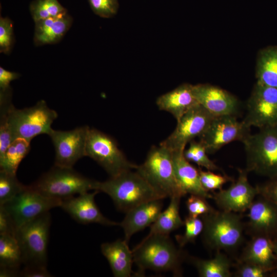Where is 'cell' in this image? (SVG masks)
Masks as SVG:
<instances>
[{"label": "cell", "instance_id": "8", "mask_svg": "<svg viewBox=\"0 0 277 277\" xmlns=\"http://www.w3.org/2000/svg\"><path fill=\"white\" fill-rule=\"evenodd\" d=\"M51 216L49 211L17 229L15 238L25 265L47 266V249Z\"/></svg>", "mask_w": 277, "mask_h": 277}, {"label": "cell", "instance_id": "28", "mask_svg": "<svg viewBox=\"0 0 277 277\" xmlns=\"http://www.w3.org/2000/svg\"><path fill=\"white\" fill-rule=\"evenodd\" d=\"M30 149V142L22 138L14 140L0 157V170L16 174L20 163Z\"/></svg>", "mask_w": 277, "mask_h": 277}, {"label": "cell", "instance_id": "26", "mask_svg": "<svg viewBox=\"0 0 277 277\" xmlns=\"http://www.w3.org/2000/svg\"><path fill=\"white\" fill-rule=\"evenodd\" d=\"M181 197L173 196L167 208L162 211L156 221L150 226L146 236L157 234H168L184 226V222L180 216Z\"/></svg>", "mask_w": 277, "mask_h": 277}, {"label": "cell", "instance_id": "38", "mask_svg": "<svg viewBox=\"0 0 277 277\" xmlns=\"http://www.w3.org/2000/svg\"><path fill=\"white\" fill-rule=\"evenodd\" d=\"M92 11L103 18H110L117 12L118 0H88Z\"/></svg>", "mask_w": 277, "mask_h": 277}, {"label": "cell", "instance_id": "36", "mask_svg": "<svg viewBox=\"0 0 277 277\" xmlns=\"http://www.w3.org/2000/svg\"><path fill=\"white\" fill-rule=\"evenodd\" d=\"M14 42L13 23L7 17L0 18V52L10 53Z\"/></svg>", "mask_w": 277, "mask_h": 277}, {"label": "cell", "instance_id": "5", "mask_svg": "<svg viewBox=\"0 0 277 277\" xmlns=\"http://www.w3.org/2000/svg\"><path fill=\"white\" fill-rule=\"evenodd\" d=\"M246 153V170L277 180V125L260 129L242 142Z\"/></svg>", "mask_w": 277, "mask_h": 277}, {"label": "cell", "instance_id": "14", "mask_svg": "<svg viewBox=\"0 0 277 277\" xmlns=\"http://www.w3.org/2000/svg\"><path fill=\"white\" fill-rule=\"evenodd\" d=\"M89 128L82 126L67 131L51 130L48 135L54 148V165L73 168L80 159L86 156Z\"/></svg>", "mask_w": 277, "mask_h": 277}, {"label": "cell", "instance_id": "30", "mask_svg": "<svg viewBox=\"0 0 277 277\" xmlns=\"http://www.w3.org/2000/svg\"><path fill=\"white\" fill-rule=\"evenodd\" d=\"M11 100L12 92L0 93V156L13 141L9 121L10 112L14 106Z\"/></svg>", "mask_w": 277, "mask_h": 277}, {"label": "cell", "instance_id": "9", "mask_svg": "<svg viewBox=\"0 0 277 277\" xmlns=\"http://www.w3.org/2000/svg\"><path fill=\"white\" fill-rule=\"evenodd\" d=\"M86 156L95 161L110 176L135 169L137 166L127 159L114 138L94 128L88 129Z\"/></svg>", "mask_w": 277, "mask_h": 277}, {"label": "cell", "instance_id": "17", "mask_svg": "<svg viewBox=\"0 0 277 277\" xmlns=\"http://www.w3.org/2000/svg\"><path fill=\"white\" fill-rule=\"evenodd\" d=\"M99 192L98 190L88 191L64 199L61 207L81 224L96 223L108 226L120 225V223L107 219L100 211L94 200Z\"/></svg>", "mask_w": 277, "mask_h": 277}, {"label": "cell", "instance_id": "3", "mask_svg": "<svg viewBox=\"0 0 277 277\" xmlns=\"http://www.w3.org/2000/svg\"><path fill=\"white\" fill-rule=\"evenodd\" d=\"M201 217L202 240L209 250L233 251L243 243L244 225L238 213L214 210Z\"/></svg>", "mask_w": 277, "mask_h": 277}, {"label": "cell", "instance_id": "35", "mask_svg": "<svg viewBox=\"0 0 277 277\" xmlns=\"http://www.w3.org/2000/svg\"><path fill=\"white\" fill-rule=\"evenodd\" d=\"M201 183L202 187L208 192L215 190H221L223 186L229 181H232L230 177L224 174H219L210 170H203L199 169Z\"/></svg>", "mask_w": 277, "mask_h": 277}, {"label": "cell", "instance_id": "19", "mask_svg": "<svg viewBox=\"0 0 277 277\" xmlns=\"http://www.w3.org/2000/svg\"><path fill=\"white\" fill-rule=\"evenodd\" d=\"M163 199H154L142 203L126 212L120 225L128 243L136 232L150 226L157 219L163 207Z\"/></svg>", "mask_w": 277, "mask_h": 277}, {"label": "cell", "instance_id": "29", "mask_svg": "<svg viewBox=\"0 0 277 277\" xmlns=\"http://www.w3.org/2000/svg\"><path fill=\"white\" fill-rule=\"evenodd\" d=\"M21 250L15 236L0 235V268L21 271Z\"/></svg>", "mask_w": 277, "mask_h": 277}, {"label": "cell", "instance_id": "7", "mask_svg": "<svg viewBox=\"0 0 277 277\" xmlns=\"http://www.w3.org/2000/svg\"><path fill=\"white\" fill-rule=\"evenodd\" d=\"M57 116L56 111L50 108L43 100L33 106L21 109L14 106L9 118L13 141L22 138L31 142L38 135H49Z\"/></svg>", "mask_w": 277, "mask_h": 277}, {"label": "cell", "instance_id": "31", "mask_svg": "<svg viewBox=\"0 0 277 277\" xmlns=\"http://www.w3.org/2000/svg\"><path fill=\"white\" fill-rule=\"evenodd\" d=\"M29 8L34 22L67 11L58 0H34L31 3Z\"/></svg>", "mask_w": 277, "mask_h": 277}, {"label": "cell", "instance_id": "10", "mask_svg": "<svg viewBox=\"0 0 277 277\" xmlns=\"http://www.w3.org/2000/svg\"><path fill=\"white\" fill-rule=\"evenodd\" d=\"M62 200L46 196L31 185L0 205L9 213L17 229L52 208L61 207Z\"/></svg>", "mask_w": 277, "mask_h": 277}, {"label": "cell", "instance_id": "12", "mask_svg": "<svg viewBox=\"0 0 277 277\" xmlns=\"http://www.w3.org/2000/svg\"><path fill=\"white\" fill-rule=\"evenodd\" d=\"M214 117L198 104L177 121L174 131L160 144L171 152H184L187 144L204 132Z\"/></svg>", "mask_w": 277, "mask_h": 277}, {"label": "cell", "instance_id": "23", "mask_svg": "<svg viewBox=\"0 0 277 277\" xmlns=\"http://www.w3.org/2000/svg\"><path fill=\"white\" fill-rule=\"evenodd\" d=\"M101 252L108 262L113 276L130 277L133 272L134 263L132 250L124 239L111 243H104L101 246Z\"/></svg>", "mask_w": 277, "mask_h": 277}, {"label": "cell", "instance_id": "33", "mask_svg": "<svg viewBox=\"0 0 277 277\" xmlns=\"http://www.w3.org/2000/svg\"><path fill=\"white\" fill-rule=\"evenodd\" d=\"M26 187L18 181L16 174L0 170V205L13 199Z\"/></svg>", "mask_w": 277, "mask_h": 277}, {"label": "cell", "instance_id": "27", "mask_svg": "<svg viewBox=\"0 0 277 277\" xmlns=\"http://www.w3.org/2000/svg\"><path fill=\"white\" fill-rule=\"evenodd\" d=\"M256 83L277 88V47L262 50L258 56Z\"/></svg>", "mask_w": 277, "mask_h": 277}, {"label": "cell", "instance_id": "24", "mask_svg": "<svg viewBox=\"0 0 277 277\" xmlns=\"http://www.w3.org/2000/svg\"><path fill=\"white\" fill-rule=\"evenodd\" d=\"M34 23V43L36 46H42L61 40L70 28L72 18L67 11Z\"/></svg>", "mask_w": 277, "mask_h": 277}, {"label": "cell", "instance_id": "22", "mask_svg": "<svg viewBox=\"0 0 277 277\" xmlns=\"http://www.w3.org/2000/svg\"><path fill=\"white\" fill-rule=\"evenodd\" d=\"M175 176L184 193L212 199L213 196L202 187L199 170L184 156V152H172Z\"/></svg>", "mask_w": 277, "mask_h": 277}, {"label": "cell", "instance_id": "43", "mask_svg": "<svg viewBox=\"0 0 277 277\" xmlns=\"http://www.w3.org/2000/svg\"><path fill=\"white\" fill-rule=\"evenodd\" d=\"M20 74L15 72H12L0 67V90H5L11 88L10 83L12 81L18 78Z\"/></svg>", "mask_w": 277, "mask_h": 277}, {"label": "cell", "instance_id": "2", "mask_svg": "<svg viewBox=\"0 0 277 277\" xmlns=\"http://www.w3.org/2000/svg\"><path fill=\"white\" fill-rule=\"evenodd\" d=\"M96 190L108 194L116 207L125 213L144 202L164 199L141 175L132 170L98 181Z\"/></svg>", "mask_w": 277, "mask_h": 277}, {"label": "cell", "instance_id": "21", "mask_svg": "<svg viewBox=\"0 0 277 277\" xmlns=\"http://www.w3.org/2000/svg\"><path fill=\"white\" fill-rule=\"evenodd\" d=\"M193 85H180L173 90L158 97L156 104L159 109L168 112L178 121L186 112L198 104L193 94Z\"/></svg>", "mask_w": 277, "mask_h": 277}, {"label": "cell", "instance_id": "40", "mask_svg": "<svg viewBox=\"0 0 277 277\" xmlns=\"http://www.w3.org/2000/svg\"><path fill=\"white\" fill-rule=\"evenodd\" d=\"M17 228L7 211L0 206V235L15 236Z\"/></svg>", "mask_w": 277, "mask_h": 277}, {"label": "cell", "instance_id": "1", "mask_svg": "<svg viewBox=\"0 0 277 277\" xmlns=\"http://www.w3.org/2000/svg\"><path fill=\"white\" fill-rule=\"evenodd\" d=\"M132 252L134 263L138 267L137 276H142L146 270L181 276L182 264L188 256L182 248L175 245L168 234L146 236Z\"/></svg>", "mask_w": 277, "mask_h": 277}, {"label": "cell", "instance_id": "37", "mask_svg": "<svg viewBox=\"0 0 277 277\" xmlns=\"http://www.w3.org/2000/svg\"><path fill=\"white\" fill-rule=\"evenodd\" d=\"M188 216L196 218L210 213L215 209L207 202L206 199L191 194L186 202Z\"/></svg>", "mask_w": 277, "mask_h": 277}, {"label": "cell", "instance_id": "20", "mask_svg": "<svg viewBox=\"0 0 277 277\" xmlns=\"http://www.w3.org/2000/svg\"><path fill=\"white\" fill-rule=\"evenodd\" d=\"M252 237L244 248L240 261L259 265L272 273L277 265L274 251L275 239L263 235Z\"/></svg>", "mask_w": 277, "mask_h": 277}, {"label": "cell", "instance_id": "4", "mask_svg": "<svg viewBox=\"0 0 277 277\" xmlns=\"http://www.w3.org/2000/svg\"><path fill=\"white\" fill-rule=\"evenodd\" d=\"M135 170L164 199L185 195L175 176L172 152L164 146H152Z\"/></svg>", "mask_w": 277, "mask_h": 277}, {"label": "cell", "instance_id": "25", "mask_svg": "<svg viewBox=\"0 0 277 277\" xmlns=\"http://www.w3.org/2000/svg\"><path fill=\"white\" fill-rule=\"evenodd\" d=\"M195 268L201 277H231V262L221 251H216L210 259H202L188 255L187 260Z\"/></svg>", "mask_w": 277, "mask_h": 277}, {"label": "cell", "instance_id": "32", "mask_svg": "<svg viewBox=\"0 0 277 277\" xmlns=\"http://www.w3.org/2000/svg\"><path fill=\"white\" fill-rule=\"evenodd\" d=\"M208 154L202 144L194 140L189 143L188 148L184 151L185 157L189 162L194 163L208 170L221 171L222 169L209 159Z\"/></svg>", "mask_w": 277, "mask_h": 277}, {"label": "cell", "instance_id": "13", "mask_svg": "<svg viewBox=\"0 0 277 277\" xmlns=\"http://www.w3.org/2000/svg\"><path fill=\"white\" fill-rule=\"evenodd\" d=\"M259 129L277 125V88L256 83L246 104L243 120Z\"/></svg>", "mask_w": 277, "mask_h": 277}, {"label": "cell", "instance_id": "18", "mask_svg": "<svg viewBox=\"0 0 277 277\" xmlns=\"http://www.w3.org/2000/svg\"><path fill=\"white\" fill-rule=\"evenodd\" d=\"M259 196L248 209V231L252 236L277 238V206L268 199Z\"/></svg>", "mask_w": 277, "mask_h": 277}, {"label": "cell", "instance_id": "6", "mask_svg": "<svg viewBox=\"0 0 277 277\" xmlns=\"http://www.w3.org/2000/svg\"><path fill=\"white\" fill-rule=\"evenodd\" d=\"M98 182L68 168L54 165L31 186L42 194L64 199L90 190H97Z\"/></svg>", "mask_w": 277, "mask_h": 277}, {"label": "cell", "instance_id": "15", "mask_svg": "<svg viewBox=\"0 0 277 277\" xmlns=\"http://www.w3.org/2000/svg\"><path fill=\"white\" fill-rule=\"evenodd\" d=\"M248 172L246 169H239L237 179L232 181L226 189H221L214 193L213 199L221 210L241 213L248 210L256 196L259 195L256 187L248 181Z\"/></svg>", "mask_w": 277, "mask_h": 277}, {"label": "cell", "instance_id": "42", "mask_svg": "<svg viewBox=\"0 0 277 277\" xmlns=\"http://www.w3.org/2000/svg\"><path fill=\"white\" fill-rule=\"evenodd\" d=\"M51 274L47 270V266L40 265H25L21 269L19 276L50 277Z\"/></svg>", "mask_w": 277, "mask_h": 277}, {"label": "cell", "instance_id": "41", "mask_svg": "<svg viewBox=\"0 0 277 277\" xmlns=\"http://www.w3.org/2000/svg\"><path fill=\"white\" fill-rule=\"evenodd\" d=\"M256 187L259 195L268 199L277 206V180H270Z\"/></svg>", "mask_w": 277, "mask_h": 277}, {"label": "cell", "instance_id": "39", "mask_svg": "<svg viewBox=\"0 0 277 277\" xmlns=\"http://www.w3.org/2000/svg\"><path fill=\"white\" fill-rule=\"evenodd\" d=\"M264 268L251 263L240 261L236 266L235 276L237 277H266L270 274Z\"/></svg>", "mask_w": 277, "mask_h": 277}, {"label": "cell", "instance_id": "11", "mask_svg": "<svg viewBox=\"0 0 277 277\" xmlns=\"http://www.w3.org/2000/svg\"><path fill=\"white\" fill-rule=\"evenodd\" d=\"M251 134V127L236 116L224 115L214 117L199 137L207 153L212 154L225 145L234 141L243 142Z\"/></svg>", "mask_w": 277, "mask_h": 277}, {"label": "cell", "instance_id": "34", "mask_svg": "<svg viewBox=\"0 0 277 277\" xmlns=\"http://www.w3.org/2000/svg\"><path fill=\"white\" fill-rule=\"evenodd\" d=\"M184 222V233L175 236L177 243L182 248L188 243L194 242L203 229V222L201 217L193 218L188 216L185 217Z\"/></svg>", "mask_w": 277, "mask_h": 277}, {"label": "cell", "instance_id": "44", "mask_svg": "<svg viewBox=\"0 0 277 277\" xmlns=\"http://www.w3.org/2000/svg\"><path fill=\"white\" fill-rule=\"evenodd\" d=\"M274 253H275V254L276 259H277V238H275L274 239ZM271 275H273L272 276H277V265H276L275 270L274 272H273L271 274Z\"/></svg>", "mask_w": 277, "mask_h": 277}, {"label": "cell", "instance_id": "16", "mask_svg": "<svg viewBox=\"0 0 277 277\" xmlns=\"http://www.w3.org/2000/svg\"><path fill=\"white\" fill-rule=\"evenodd\" d=\"M192 89L198 103L213 116L238 114L240 102L228 91L209 84L193 85Z\"/></svg>", "mask_w": 277, "mask_h": 277}]
</instances>
